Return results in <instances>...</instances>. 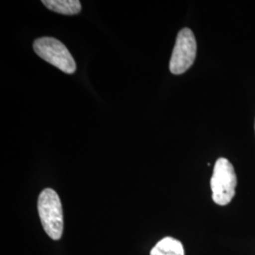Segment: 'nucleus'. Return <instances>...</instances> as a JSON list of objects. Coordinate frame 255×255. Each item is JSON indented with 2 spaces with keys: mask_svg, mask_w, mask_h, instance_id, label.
<instances>
[{
  "mask_svg": "<svg viewBox=\"0 0 255 255\" xmlns=\"http://www.w3.org/2000/svg\"><path fill=\"white\" fill-rule=\"evenodd\" d=\"M38 213L43 228L52 240H59L64 232V213L59 195L46 188L38 198Z\"/></svg>",
  "mask_w": 255,
  "mask_h": 255,
  "instance_id": "1",
  "label": "nucleus"
},
{
  "mask_svg": "<svg viewBox=\"0 0 255 255\" xmlns=\"http://www.w3.org/2000/svg\"><path fill=\"white\" fill-rule=\"evenodd\" d=\"M213 201L224 206L229 204L236 195L237 174L234 165L226 158H219L214 167L211 179Z\"/></svg>",
  "mask_w": 255,
  "mask_h": 255,
  "instance_id": "2",
  "label": "nucleus"
},
{
  "mask_svg": "<svg viewBox=\"0 0 255 255\" xmlns=\"http://www.w3.org/2000/svg\"><path fill=\"white\" fill-rule=\"evenodd\" d=\"M33 49L40 58L66 74L75 73L77 64L67 47L53 37H41L33 43Z\"/></svg>",
  "mask_w": 255,
  "mask_h": 255,
  "instance_id": "3",
  "label": "nucleus"
},
{
  "mask_svg": "<svg viewBox=\"0 0 255 255\" xmlns=\"http://www.w3.org/2000/svg\"><path fill=\"white\" fill-rule=\"evenodd\" d=\"M197 55V42L190 28L184 27L178 33L173 52L171 55L169 69L174 75L186 72L194 63Z\"/></svg>",
  "mask_w": 255,
  "mask_h": 255,
  "instance_id": "4",
  "label": "nucleus"
},
{
  "mask_svg": "<svg viewBox=\"0 0 255 255\" xmlns=\"http://www.w3.org/2000/svg\"><path fill=\"white\" fill-rule=\"evenodd\" d=\"M46 8L64 15H76L82 10V4L79 0H43Z\"/></svg>",
  "mask_w": 255,
  "mask_h": 255,
  "instance_id": "5",
  "label": "nucleus"
},
{
  "mask_svg": "<svg viewBox=\"0 0 255 255\" xmlns=\"http://www.w3.org/2000/svg\"><path fill=\"white\" fill-rule=\"evenodd\" d=\"M150 255H184V249L181 241L164 237L153 247Z\"/></svg>",
  "mask_w": 255,
  "mask_h": 255,
  "instance_id": "6",
  "label": "nucleus"
}]
</instances>
